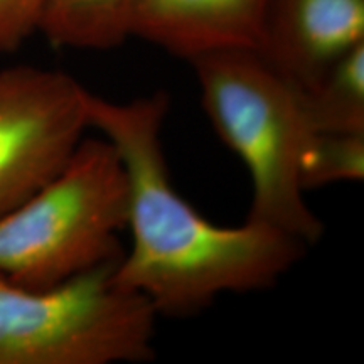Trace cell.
<instances>
[{"mask_svg":"<svg viewBox=\"0 0 364 364\" xmlns=\"http://www.w3.org/2000/svg\"><path fill=\"white\" fill-rule=\"evenodd\" d=\"M204 112L241 159L252 182L248 221L314 245L322 223L304 199L300 162L312 132L299 90L257 49H225L191 59Z\"/></svg>","mask_w":364,"mask_h":364,"instance_id":"2","label":"cell"},{"mask_svg":"<svg viewBox=\"0 0 364 364\" xmlns=\"http://www.w3.org/2000/svg\"><path fill=\"white\" fill-rule=\"evenodd\" d=\"M48 0H0V54L14 53L39 29Z\"/></svg>","mask_w":364,"mask_h":364,"instance_id":"11","label":"cell"},{"mask_svg":"<svg viewBox=\"0 0 364 364\" xmlns=\"http://www.w3.org/2000/svg\"><path fill=\"white\" fill-rule=\"evenodd\" d=\"M169 105L164 91L130 102L90 91L88 122L115 147L129 182L132 247L113 279L147 299L159 316L186 317L223 294L275 285L306 245L248 220L218 226L177 193L162 147Z\"/></svg>","mask_w":364,"mask_h":364,"instance_id":"1","label":"cell"},{"mask_svg":"<svg viewBox=\"0 0 364 364\" xmlns=\"http://www.w3.org/2000/svg\"><path fill=\"white\" fill-rule=\"evenodd\" d=\"M118 262L48 289L0 273V364H118L154 358L159 314L113 279Z\"/></svg>","mask_w":364,"mask_h":364,"instance_id":"4","label":"cell"},{"mask_svg":"<svg viewBox=\"0 0 364 364\" xmlns=\"http://www.w3.org/2000/svg\"><path fill=\"white\" fill-rule=\"evenodd\" d=\"M312 134H364V41L343 54L311 90H299Z\"/></svg>","mask_w":364,"mask_h":364,"instance_id":"9","label":"cell"},{"mask_svg":"<svg viewBox=\"0 0 364 364\" xmlns=\"http://www.w3.org/2000/svg\"><path fill=\"white\" fill-rule=\"evenodd\" d=\"M88 95L63 71L0 70V218L70 161L90 127Z\"/></svg>","mask_w":364,"mask_h":364,"instance_id":"5","label":"cell"},{"mask_svg":"<svg viewBox=\"0 0 364 364\" xmlns=\"http://www.w3.org/2000/svg\"><path fill=\"white\" fill-rule=\"evenodd\" d=\"M364 179V134H312L300 162L302 189Z\"/></svg>","mask_w":364,"mask_h":364,"instance_id":"10","label":"cell"},{"mask_svg":"<svg viewBox=\"0 0 364 364\" xmlns=\"http://www.w3.org/2000/svg\"><path fill=\"white\" fill-rule=\"evenodd\" d=\"M268 0H139L132 38L186 61L225 49H258Z\"/></svg>","mask_w":364,"mask_h":364,"instance_id":"7","label":"cell"},{"mask_svg":"<svg viewBox=\"0 0 364 364\" xmlns=\"http://www.w3.org/2000/svg\"><path fill=\"white\" fill-rule=\"evenodd\" d=\"M129 182L105 136L83 139L48 184L0 218V273L48 289L118 262Z\"/></svg>","mask_w":364,"mask_h":364,"instance_id":"3","label":"cell"},{"mask_svg":"<svg viewBox=\"0 0 364 364\" xmlns=\"http://www.w3.org/2000/svg\"><path fill=\"white\" fill-rule=\"evenodd\" d=\"M139 0H48L39 33L54 48L105 51L132 38Z\"/></svg>","mask_w":364,"mask_h":364,"instance_id":"8","label":"cell"},{"mask_svg":"<svg viewBox=\"0 0 364 364\" xmlns=\"http://www.w3.org/2000/svg\"><path fill=\"white\" fill-rule=\"evenodd\" d=\"M364 41V0H268L257 51L300 91Z\"/></svg>","mask_w":364,"mask_h":364,"instance_id":"6","label":"cell"}]
</instances>
